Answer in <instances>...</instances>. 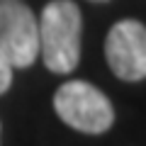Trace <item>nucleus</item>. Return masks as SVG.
<instances>
[{
  "instance_id": "f257e3e1",
  "label": "nucleus",
  "mask_w": 146,
  "mask_h": 146,
  "mask_svg": "<svg viewBox=\"0 0 146 146\" xmlns=\"http://www.w3.org/2000/svg\"><path fill=\"white\" fill-rule=\"evenodd\" d=\"M39 56L51 73H71L80 61L83 15L73 0H51L42 10Z\"/></svg>"
},
{
  "instance_id": "f03ea898",
  "label": "nucleus",
  "mask_w": 146,
  "mask_h": 146,
  "mask_svg": "<svg viewBox=\"0 0 146 146\" xmlns=\"http://www.w3.org/2000/svg\"><path fill=\"white\" fill-rule=\"evenodd\" d=\"M54 110L68 127L83 134H102L115 122L112 102L85 80H68L54 95Z\"/></svg>"
},
{
  "instance_id": "7ed1b4c3",
  "label": "nucleus",
  "mask_w": 146,
  "mask_h": 146,
  "mask_svg": "<svg viewBox=\"0 0 146 146\" xmlns=\"http://www.w3.org/2000/svg\"><path fill=\"white\" fill-rule=\"evenodd\" d=\"M0 54L12 68H27L39 56V25L17 0H0Z\"/></svg>"
},
{
  "instance_id": "20e7f679",
  "label": "nucleus",
  "mask_w": 146,
  "mask_h": 146,
  "mask_svg": "<svg viewBox=\"0 0 146 146\" xmlns=\"http://www.w3.org/2000/svg\"><path fill=\"white\" fill-rule=\"evenodd\" d=\"M105 56L117 78L122 80L146 78V27L136 20L117 22L107 34Z\"/></svg>"
},
{
  "instance_id": "39448f33",
  "label": "nucleus",
  "mask_w": 146,
  "mask_h": 146,
  "mask_svg": "<svg viewBox=\"0 0 146 146\" xmlns=\"http://www.w3.org/2000/svg\"><path fill=\"white\" fill-rule=\"evenodd\" d=\"M12 85V66L7 63V58L0 54V95Z\"/></svg>"
},
{
  "instance_id": "423d86ee",
  "label": "nucleus",
  "mask_w": 146,
  "mask_h": 146,
  "mask_svg": "<svg viewBox=\"0 0 146 146\" xmlns=\"http://www.w3.org/2000/svg\"><path fill=\"white\" fill-rule=\"evenodd\" d=\"M100 3H102V0H100Z\"/></svg>"
}]
</instances>
